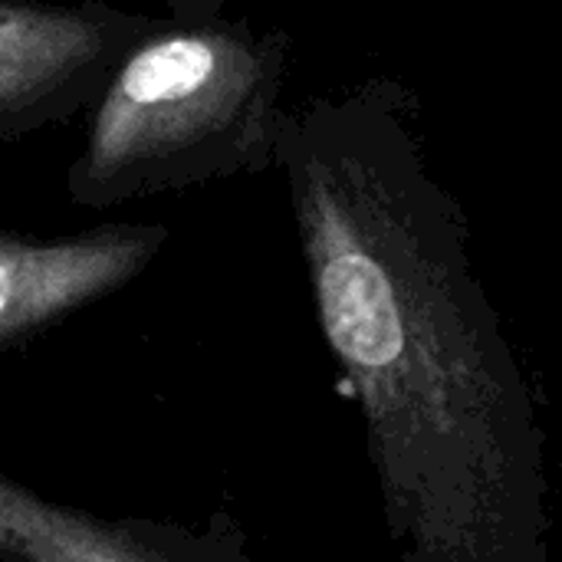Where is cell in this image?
<instances>
[{
    "instance_id": "cell-1",
    "label": "cell",
    "mask_w": 562,
    "mask_h": 562,
    "mask_svg": "<svg viewBox=\"0 0 562 562\" xmlns=\"http://www.w3.org/2000/svg\"><path fill=\"white\" fill-rule=\"evenodd\" d=\"M277 168L392 540L415 562L547 560L540 408L402 99L369 82L283 109Z\"/></svg>"
},
{
    "instance_id": "cell-2",
    "label": "cell",
    "mask_w": 562,
    "mask_h": 562,
    "mask_svg": "<svg viewBox=\"0 0 562 562\" xmlns=\"http://www.w3.org/2000/svg\"><path fill=\"white\" fill-rule=\"evenodd\" d=\"M286 46L224 0H168L86 112L66 198L105 211L277 168Z\"/></svg>"
},
{
    "instance_id": "cell-3",
    "label": "cell",
    "mask_w": 562,
    "mask_h": 562,
    "mask_svg": "<svg viewBox=\"0 0 562 562\" xmlns=\"http://www.w3.org/2000/svg\"><path fill=\"white\" fill-rule=\"evenodd\" d=\"M155 20L105 0H0V142L86 115Z\"/></svg>"
},
{
    "instance_id": "cell-4",
    "label": "cell",
    "mask_w": 562,
    "mask_h": 562,
    "mask_svg": "<svg viewBox=\"0 0 562 562\" xmlns=\"http://www.w3.org/2000/svg\"><path fill=\"white\" fill-rule=\"evenodd\" d=\"M168 227L99 224L69 237L0 234V352L138 280L165 250Z\"/></svg>"
},
{
    "instance_id": "cell-5",
    "label": "cell",
    "mask_w": 562,
    "mask_h": 562,
    "mask_svg": "<svg viewBox=\"0 0 562 562\" xmlns=\"http://www.w3.org/2000/svg\"><path fill=\"white\" fill-rule=\"evenodd\" d=\"M247 537L231 517L184 527L59 507L0 471V557L33 562H237Z\"/></svg>"
}]
</instances>
